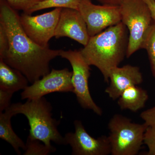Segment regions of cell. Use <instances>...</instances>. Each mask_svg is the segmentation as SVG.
<instances>
[{
  "mask_svg": "<svg viewBox=\"0 0 155 155\" xmlns=\"http://www.w3.org/2000/svg\"><path fill=\"white\" fill-rule=\"evenodd\" d=\"M62 9L56 8L50 12L35 16L23 13L20 16L23 30L37 44L42 47H49V41L55 36Z\"/></svg>",
  "mask_w": 155,
  "mask_h": 155,
  "instance_id": "9",
  "label": "cell"
},
{
  "mask_svg": "<svg viewBox=\"0 0 155 155\" xmlns=\"http://www.w3.org/2000/svg\"><path fill=\"white\" fill-rule=\"evenodd\" d=\"M143 78L139 67L130 65L117 67L111 70L110 84L105 92L113 100L118 99L126 89L142 83Z\"/></svg>",
  "mask_w": 155,
  "mask_h": 155,
  "instance_id": "12",
  "label": "cell"
},
{
  "mask_svg": "<svg viewBox=\"0 0 155 155\" xmlns=\"http://www.w3.org/2000/svg\"><path fill=\"white\" fill-rule=\"evenodd\" d=\"M8 47V40L5 31L0 25V58L5 53Z\"/></svg>",
  "mask_w": 155,
  "mask_h": 155,
  "instance_id": "23",
  "label": "cell"
},
{
  "mask_svg": "<svg viewBox=\"0 0 155 155\" xmlns=\"http://www.w3.org/2000/svg\"><path fill=\"white\" fill-rule=\"evenodd\" d=\"M28 82L22 72L0 60V89L14 94L24 90L28 86Z\"/></svg>",
  "mask_w": 155,
  "mask_h": 155,
  "instance_id": "13",
  "label": "cell"
},
{
  "mask_svg": "<svg viewBox=\"0 0 155 155\" xmlns=\"http://www.w3.org/2000/svg\"><path fill=\"white\" fill-rule=\"evenodd\" d=\"M81 0H41L36 4L31 11L34 12L50 8L75 9L78 11Z\"/></svg>",
  "mask_w": 155,
  "mask_h": 155,
  "instance_id": "16",
  "label": "cell"
},
{
  "mask_svg": "<svg viewBox=\"0 0 155 155\" xmlns=\"http://www.w3.org/2000/svg\"><path fill=\"white\" fill-rule=\"evenodd\" d=\"M0 25L8 40L0 60L22 72L31 84L49 73L50 62L60 56L61 50L42 47L33 41L23 30L20 16L5 0H0Z\"/></svg>",
  "mask_w": 155,
  "mask_h": 155,
  "instance_id": "1",
  "label": "cell"
},
{
  "mask_svg": "<svg viewBox=\"0 0 155 155\" xmlns=\"http://www.w3.org/2000/svg\"><path fill=\"white\" fill-rule=\"evenodd\" d=\"M143 143L147 147V155H155V128L148 127L144 135Z\"/></svg>",
  "mask_w": 155,
  "mask_h": 155,
  "instance_id": "20",
  "label": "cell"
},
{
  "mask_svg": "<svg viewBox=\"0 0 155 155\" xmlns=\"http://www.w3.org/2000/svg\"><path fill=\"white\" fill-rule=\"evenodd\" d=\"M142 49L146 50L148 55L151 70L155 78V20H153Z\"/></svg>",
  "mask_w": 155,
  "mask_h": 155,
  "instance_id": "18",
  "label": "cell"
},
{
  "mask_svg": "<svg viewBox=\"0 0 155 155\" xmlns=\"http://www.w3.org/2000/svg\"><path fill=\"white\" fill-rule=\"evenodd\" d=\"M72 71L67 68L52 69L48 74L28 85L21 93V99L33 100L54 92H73Z\"/></svg>",
  "mask_w": 155,
  "mask_h": 155,
  "instance_id": "8",
  "label": "cell"
},
{
  "mask_svg": "<svg viewBox=\"0 0 155 155\" xmlns=\"http://www.w3.org/2000/svg\"><path fill=\"white\" fill-rule=\"evenodd\" d=\"M75 131L65 135L66 145H69L72 155H109L111 154L110 144L108 136H101L95 138L86 131L82 122H74Z\"/></svg>",
  "mask_w": 155,
  "mask_h": 155,
  "instance_id": "10",
  "label": "cell"
},
{
  "mask_svg": "<svg viewBox=\"0 0 155 155\" xmlns=\"http://www.w3.org/2000/svg\"><path fill=\"white\" fill-rule=\"evenodd\" d=\"M108 137L112 155H136L143 144L147 126L138 124L121 115H114L108 124Z\"/></svg>",
  "mask_w": 155,
  "mask_h": 155,
  "instance_id": "4",
  "label": "cell"
},
{
  "mask_svg": "<svg viewBox=\"0 0 155 155\" xmlns=\"http://www.w3.org/2000/svg\"><path fill=\"white\" fill-rule=\"evenodd\" d=\"M78 11L86 22L90 37L96 35L122 20L120 6L96 5L91 0H81Z\"/></svg>",
  "mask_w": 155,
  "mask_h": 155,
  "instance_id": "7",
  "label": "cell"
},
{
  "mask_svg": "<svg viewBox=\"0 0 155 155\" xmlns=\"http://www.w3.org/2000/svg\"><path fill=\"white\" fill-rule=\"evenodd\" d=\"M151 14L153 20H155V0H144Z\"/></svg>",
  "mask_w": 155,
  "mask_h": 155,
  "instance_id": "25",
  "label": "cell"
},
{
  "mask_svg": "<svg viewBox=\"0 0 155 155\" xmlns=\"http://www.w3.org/2000/svg\"><path fill=\"white\" fill-rule=\"evenodd\" d=\"M120 8L121 22L129 32L126 55L129 58L142 49L153 19L144 0H124Z\"/></svg>",
  "mask_w": 155,
  "mask_h": 155,
  "instance_id": "5",
  "label": "cell"
},
{
  "mask_svg": "<svg viewBox=\"0 0 155 155\" xmlns=\"http://www.w3.org/2000/svg\"><path fill=\"white\" fill-rule=\"evenodd\" d=\"M102 5L120 6L124 0H97Z\"/></svg>",
  "mask_w": 155,
  "mask_h": 155,
  "instance_id": "24",
  "label": "cell"
},
{
  "mask_svg": "<svg viewBox=\"0 0 155 155\" xmlns=\"http://www.w3.org/2000/svg\"><path fill=\"white\" fill-rule=\"evenodd\" d=\"M127 29L122 22L90 37L87 44L80 50L89 66L96 67L105 82L108 83L112 69L119 67L126 55Z\"/></svg>",
  "mask_w": 155,
  "mask_h": 155,
  "instance_id": "2",
  "label": "cell"
},
{
  "mask_svg": "<svg viewBox=\"0 0 155 155\" xmlns=\"http://www.w3.org/2000/svg\"><path fill=\"white\" fill-rule=\"evenodd\" d=\"M55 37H67L85 46L89 41L86 23L78 10L62 8L56 28Z\"/></svg>",
  "mask_w": 155,
  "mask_h": 155,
  "instance_id": "11",
  "label": "cell"
},
{
  "mask_svg": "<svg viewBox=\"0 0 155 155\" xmlns=\"http://www.w3.org/2000/svg\"><path fill=\"white\" fill-rule=\"evenodd\" d=\"M13 94L11 91L0 89V112H4L11 106Z\"/></svg>",
  "mask_w": 155,
  "mask_h": 155,
  "instance_id": "22",
  "label": "cell"
},
{
  "mask_svg": "<svg viewBox=\"0 0 155 155\" xmlns=\"http://www.w3.org/2000/svg\"><path fill=\"white\" fill-rule=\"evenodd\" d=\"M140 117L147 127L155 128V106L142 112Z\"/></svg>",
  "mask_w": 155,
  "mask_h": 155,
  "instance_id": "21",
  "label": "cell"
},
{
  "mask_svg": "<svg viewBox=\"0 0 155 155\" xmlns=\"http://www.w3.org/2000/svg\"><path fill=\"white\" fill-rule=\"evenodd\" d=\"M14 116L9 107L5 112H0V138L11 145L17 154L20 155V149L25 150V143L12 128L11 119Z\"/></svg>",
  "mask_w": 155,
  "mask_h": 155,
  "instance_id": "15",
  "label": "cell"
},
{
  "mask_svg": "<svg viewBox=\"0 0 155 155\" xmlns=\"http://www.w3.org/2000/svg\"><path fill=\"white\" fill-rule=\"evenodd\" d=\"M60 56L68 60L72 68V81L78 102L84 109L91 110L101 116V108L94 101L90 92L88 81L90 76V66L82 57L80 51L61 50Z\"/></svg>",
  "mask_w": 155,
  "mask_h": 155,
  "instance_id": "6",
  "label": "cell"
},
{
  "mask_svg": "<svg viewBox=\"0 0 155 155\" xmlns=\"http://www.w3.org/2000/svg\"><path fill=\"white\" fill-rule=\"evenodd\" d=\"M148 98L146 90L138 85H133L122 93L118 99L117 104L121 110L136 113L144 107Z\"/></svg>",
  "mask_w": 155,
  "mask_h": 155,
  "instance_id": "14",
  "label": "cell"
},
{
  "mask_svg": "<svg viewBox=\"0 0 155 155\" xmlns=\"http://www.w3.org/2000/svg\"><path fill=\"white\" fill-rule=\"evenodd\" d=\"M56 151V148L52 145H46L39 140L28 136L23 155H48L55 152Z\"/></svg>",
  "mask_w": 155,
  "mask_h": 155,
  "instance_id": "17",
  "label": "cell"
},
{
  "mask_svg": "<svg viewBox=\"0 0 155 155\" xmlns=\"http://www.w3.org/2000/svg\"><path fill=\"white\" fill-rule=\"evenodd\" d=\"M14 116L21 114L28 119L29 136L51 146V142L66 145L64 137L58 130L60 121L52 118V107L44 97L36 100L11 104L9 107Z\"/></svg>",
  "mask_w": 155,
  "mask_h": 155,
  "instance_id": "3",
  "label": "cell"
},
{
  "mask_svg": "<svg viewBox=\"0 0 155 155\" xmlns=\"http://www.w3.org/2000/svg\"><path fill=\"white\" fill-rule=\"evenodd\" d=\"M11 8L15 10H21L25 14H30L35 6L41 0H5Z\"/></svg>",
  "mask_w": 155,
  "mask_h": 155,
  "instance_id": "19",
  "label": "cell"
}]
</instances>
